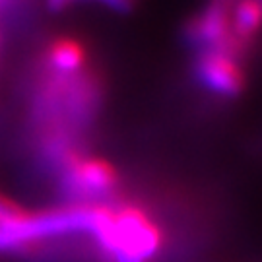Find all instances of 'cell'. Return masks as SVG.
<instances>
[{
  "label": "cell",
  "instance_id": "7a4b0ae2",
  "mask_svg": "<svg viewBox=\"0 0 262 262\" xmlns=\"http://www.w3.org/2000/svg\"><path fill=\"white\" fill-rule=\"evenodd\" d=\"M60 187L76 204H92L97 198L111 194L119 185V173L111 163L97 156L74 150L58 165Z\"/></svg>",
  "mask_w": 262,
  "mask_h": 262
},
{
  "label": "cell",
  "instance_id": "3957f363",
  "mask_svg": "<svg viewBox=\"0 0 262 262\" xmlns=\"http://www.w3.org/2000/svg\"><path fill=\"white\" fill-rule=\"evenodd\" d=\"M194 74L208 92L220 97H237L247 85L241 58L224 49L198 51Z\"/></svg>",
  "mask_w": 262,
  "mask_h": 262
},
{
  "label": "cell",
  "instance_id": "277c9868",
  "mask_svg": "<svg viewBox=\"0 0 262 262\" xmlns=\"http://www.w3.org/2000/svg\"><path fill=\"white\" fill-rule=\"evenodd\" d=\"M185 35L198 51L224 49L241 58L231 33V4L229 0H212L188 21Z\"/></svg>",
  "mask_w": 262,
  "mask_h": 262
},
{
  "label": "cell",
  "instance_id": "6da1fadb",
  "mask_svg": "<svg viewBox=\"0 0 262 262\" xmlns=\"http://www.w3.org/2000/svg\"><path fill=\"white\" fill-rule=\"evenodd\" d=\"M88 233L111 262H150L163 247V233L144 208L92 204Z\"/></svg>",
  "mask_w": 262,
  "mask_h": 262
},
{
  "label": "cell",
  "instance_id": "9c48e42d",
  "mask_svg": "<svg viewBox=\"0 0 262 262\" xmlns=\"http://www.w3.org/2000/svg\"><path fill=\"white\" fill-rule=\"evenodd\" d=\"M70 2H72V0H47V6L53 10V12H60V10H64Z\"/></svg>",
  "mask_w": 262,
  "mask_h": 262
},
{
  "label": "cell",
  "instance_id": "ba28073f",
  "mask_svg": "<svg viewBox=\"0 0 262 262\" xmlns=\"http://www.w3.org/2000/svg\"><path fill=\"white\" fill-rule=\"evenodd\" d=\"M94 2H99V4H105L109 8L117 10V12H124V10H130L134 0H94Z\"/></svg>",
  "mask_w": 262,
  "mask_h": 262
},
{
  "label": "cell",
  "instance_id": "8992f818",
  "mask_svg": "<svg viewBox=\"0 0 262 262\" xmlns=\"http://www.w3.org/2000/svg\"><path fill=\"white\" fill-rule=\"evenodd\" d=\"M262 29V0H237L231 4V33L241 56L253 47Z\"/></svg>",
  "mask_w": 262,
  "mask_h": 262
},
{
  "label": "cell",
  "instance_id": "5b68a950",
  "mask_svg": "<svg viewBox=\"0 0 262 262\" xmlns=\"http://www.w3.org/2000/svg\"><path fill=\"white\" fill-rule=\"evenodd\" d=\"M45 66L49 74L74 76L80 74L88 62V53L84 45L74 37H56L45 49Z\"/></svg>",
  "mask_w": 262,
  "mask_h": 262
},
{
  "label": "cell",
  "instance_id": "52a82bcc",
  "mask_svg": "<svg viewBox=\"0 0 262 262\" xmlns=\"http://www.w3.org/2000/svg\"><path fill=\"white\" fill-rule=\"evenodd\" d=\"M29 210L18 204L16 200L0 194V227L2 229H12V227H18L29 217Z\"/></svg>",
  "mask_w": 262,
  "mask_h": 262
}]
</instances>
